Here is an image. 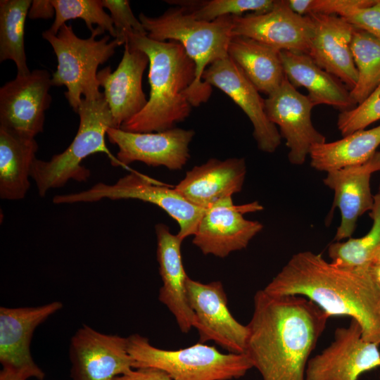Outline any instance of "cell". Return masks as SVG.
Listing matches in <instances>:
<instances>
[{"mask_svg": "<svg viewBox=\"0 0 380 380\" xmlns=\"http://www.w3.org/2000/svg\"><path fill=\"white\" fill-rule=\"evenodd\" d=\"M329 317L304 297L260 290L245 353L263 380H305L310 356Z\"/></svg>", "mask_w": 380, "mask_h": 380, "instance_id": "1", "label": "cell"}, {"mask_svg": "<svg viewBox=\"0 0 380 380\" xmlns=\"http://www.w3.org/2000/svg\"><path fill=\"white\" fill-rule=\"evenodd\" d=\"M274 296H298L314 303L329 317L356 320L363 338L380 345V296L368 265L346 267L321 254H294L263 289Z\"/></svg>", "mask_w": 380, "mask_h": 380, "instance_id": "2", "label": "cell"}, {"mask_svg": "<svg viewBox=\"0 0 380 380\" xmlns=\"http://www.w3.org/2000/svg\"><path fill=\"white\" fill-rule=\"evenodd\" d=\"M125 37V42L131 47L142 51L148 57L150 96L144 109L120 129L147 133L175 127L191 111L186 92L196 78L194 62L177 42H159L134 33Z\"/></svg>", "mask_w": 380, "mask_h": 380, "instance_id": "3", "label": "cell"}, {"mask_svg": "<svg viewBox=\"0 0 380 380\" xmlns=\"http://www.w3.org/2000/svg\"><path fill=\"white\" fill-rule=\"evenodd\" d=\"M139 20L150 39L175 41L184 46L196 65V78L186 92V97L192 107L208 101L213 89L202 80V76L211 63L229 56L228 46L234 37L233 16L205 22L194 18L184 8L176 6L158 17L141 13Z\"/></svg>", "mask_w": 380, "mask_h": 380, "instance_id": "4", "label": "cell"}, {"mask_svg": "<svg viewBox=\"0 0 380 380\" xmlns=\"http://www.w3.org/2000/svg\"><path fill=\"white\" fill-rule=\"evenodd\" d=\"M77 113L80 117L79 128L69 146L49 160L36 158L32 163L30 177L41 197L52 189L64 186L70 180L87 181L91 172L82 162L91 155L103 153L110 158L113 165H119L106 144L107 130L113 125L104 96L96 100L83 99Z\"/></svg>", "mask_w": 380, "mask_h": 380, "instance_id": "5", "label": "cell"}, {"mask_svg": "<svg viewBox=\"0 0 380 380\" xmlns=\"http://www.w3.org/2000/svg\"><path fill=\"white\" fill-rule=\"evenodd\" d=\"M105 33L96 27L87 39L77 36L72 27L64 24L56 34L48 30L42 32V38L51 46L57 58L56 70L51 75L53 87L65 86V96L72 109L77 113L83 99L96 100L103 94L100 91L97 79L98 68L108 61L121 43L105 35L100 39L96 37Z\"/></svg>", "mask_w": 380, "mask_h": 380, "instance_id": "6", "label": "cell"}, {"mask_svg": "<svg viewBox=\"0 0 380 380\" xmlns=\"http://www.w3.org/2000/svg\"><path fill=\"white\" fill-rule=\"evenodd\" d=\"M127 348L134 369L157 368L172 380H231L243 376L253 367L246 353L225 354L201 342L179 350H164L134 334L127 337Z\"/></svg>", "mask_w": 380, "mask_h": 380, "instance_id": "7", "label": "cell"}, {"mask_svg": "<svg viewBox=\"0 0 380 380\" xmlns=\"http://www.w3.org/2000/svg\"><path fill=\"white\" fill-rule=\"evenodd\" d=\"M102 199H137L158 206L175 219L179 226L177 235L184 239L194 236L206 209L198 207L183 197L175 188L154 184L148 177L132 172L114 184L98 182L77 193L56 195L55 204L93 203Z\"/></svg>", "mask_w": 380, "mask_h": 380, "instance_id": "8", "label": "cell"}, {"mask_svg": "<svg viewBox=\"0 0 380 380\" xmlns=\"http://www.w3.org/2000/svg\"><path fill=\"white\" fill-rule=\"evenodd\" d=\"M51 75L45 69L17 75L0 88V127L34 138L44 132L45 112L51 103Z\"/></svg>", "mask_w": 380, "mask_h": 380, "instance_id": "9", "label": "cell"}, {"mask_svg": "<svg viewBox=\"0 0 380 380\" xmlns=\"http://www.w3.org/2000/svg\"><path fill=\"white\" fill-rule=\"evenodd\" d=\"M379 346L366 341L360 324L351 319L348 327L336 329L329 346L310 358L305 380H357L380 367Z\"/></svg>", "mask_w": 380, "mask_h": 380, "instance_id": "10", "label": "cell"}, {"mask_svg": "<svg viewBox=\"0 0 380 380\" xmlns=\"http://www.w3.org/2000/svg\"><path fill=\"white\" fill-rule=\"evenodd\" d=\"M186 289L200 342L213 341L229 353H245L248 327L230 312L222 282L204 284L189 277Z\"/></svg>", "mask_w": 380, "mask_h": 380, "instance_id": "11", "label": "cell"}, {"mask_svg": "<svg viewBox=\"0 0 380 380\" xmlns=\"http://www.w3.org/2000/svg\"><path fill=\"white\" fill-rule=\"evenodd\" d=\"M262 209L258 201L235 205L232 197L222 198L206 208L192 243L204 255L220 258L242 250L263 228L260 222L246 220L243 214Z\"/></svg>", "mask_w": 380, "mask_h": 380, "instance_id": "12", "label": "cell"}, {"mask_svg": "<svg viewBox=\"0 0 380 380\" xmlns=\"http://www.w3.org/2000/svg\"><path fill=\"white\" fill-rule=\"evenodd\" d=\"M315 105L299 92L286 78L282 84L265 99V112L277 127L289 148V162L303 165L311 148L326 142V137L314 127L311 112Z\"/></svg>", "mask_w": 380, "mask_h": 380, "instance_id": "13", "label": "cell"}, {"mask_svg": "<svg viewBox=\"0 0 380 380\" xmlns=\"http://www.w3.org/2000/svg\"><path fill=\"white\" fill-rule=\"evenodd\" d=\"M72 380H114L134 369L127 337L79 328L69 348Z\"/></svg>", "mask_w": 380, "mask_h": 380, "instance_id": "14", "label": "cell"}, {"mask_svg": "<svg viewBox=\"0 0 380 380\" xmlns=\"http://www.w3.org/2000/svg\"><path fill=\"white\" fill-rule=\"evenodd\" d=\"M195 134L192 129L174 127L158 132H130L109 128L107 137L118 147L116 159L119 165L141 162L151 167L163 166L171 170H181L190 158L189 144Z\"/></svg>", "mask_w": 380, "mask_h": 380, "instance_id": "15", "label": "cell"}, {"mask_svg": "<svg viewBox=\"0 0 380 380\" xmlns=\"http://www.w3.org/2000/svg\"><path fill=\"white\" fill-rule=\"evenodd\" d=\"M314 32L310 15H300L287 0L276 1L273 8L263 13L233 16L234 36L253 39L279 51L308 53Z\"/></svg>", "mask_w": 380, "mask_h": 380, "instance_id": "16", "label": "cell"}, {"mask_svg": "<svg viewBox=\"0 0 380 380\" xmlns=\"http://www.w3.org/2000/svg\"><path fill=\"white\" fill-rule=\"evenodd\" d=\"M202 80L220 89L241 108L253 125V135L260 151L273 153L277 149L281 137L267 118L265 99L235 62L229 56L213 62L205 70Z\"/></svg>", "mask_w": 380, "mask_h": 380, "instance_id": "17", "label": "cell"}, {"mask_svg": "<svg viewBox=\"0 0 380 380\" xmlns=\"http://www.w3.org/2000/svg\"><path fill=\"white\" fill-rule=\"evenodd\" d=\"M122 58L113 72L106 66L98 72L97 79L113 119V128L140 113L148 99L142 89V77L149 59L141 50L125 42Z\"/></svg>", "mask_w": 380, "mask_h": 380, "instance_id": "18", "label": "cell"}, {"mask_svg": "<svg viewBox=\"0 0 380 380\" xmlns=\"http://www.w3.org/2000/svg\"><path fill=\"white\" fill-rule=\"evenodd\" d=\"M380 171V151L367 161L327 173L324 184L334 192L333 208H338L341 223L334 241L351 238L357 221L372 209L374 195L372 193V175Z\"/></svg>", "mask_w": 380, "mask_h": 380, "instance_id": "19", "label": "cell"}, {"mask_svg": "<svg viewBox=\"0 0 380 380\" xmlns=\"http://www.w3.org/2000/svg\"><path fill=\"white\" fill-rule=\"evenodd\" d=\"M310 16L314 23V32L308 54L318 66L339 80L350 91L358 79L351 50L355 27L336 15Z\"/></svg>", "mask_w": 380, "mask_h": 380, "instance_id": "20", "label": "cell"}, {"mask_svg": "<svg viewBox=\"0 0 380 380\" xmlns=\"http://www.w3.org/2000/svg\"><path fill=\"white\" fill-rule=\"evenodd\" d=\"M157 239V260L163 281L158 299L174 315L182 333H188L195 327L196 317L189 305L187 276L182 260L181 244L177 234H172L169 227L158 223L155 226Z\"/></svg>", "mask_w": 380, "mask_h": 380, "instance_id": "21", "label": "cell"}, {"mask_svg": "<svg viewBox=\"0 0 380 380\" xmlns=\"http://www.w3.org/2000/svg\"><path fill=\"white\" fill-rule=\"evenodd\" d=\"M246 175L244 158H210L187 171L174 188L192 204L208 208L241 191Z\"/></svg>", "mask_w": 380, "mask_h": 380, "instance_id": "22", "label": "cell"}, {"mask_svg": "<svg viewBox=\"0 0 380 380\" xmlns=\"http://www.w3.org/2000/svg\"><path fill=\"white\" fill-rule=\"evenodd\" d=\"M62 307L59 301L37 307H1L0 362L2 366L42 370L31 355L32 337L35 329Z\"/></svg>", "mask_w": 380, "mask_h": 380, "instance_id": "23", "label": "cell"}, {"mask_svg": "<svg viewBox=\"0 0 380 380\" xmlns=\"http://www.w3.org/2000/svg\"><path fill=\"white\" fill-rule=\"evenodd\" d=\"M280 57L287 80L296 89H307L308 96L315 106L328 105L341 112L357 106L350 90L339 80L318 66L308 54L281 51Z\"/></svg>", "mask_w": 380, "mask_h": 380, "instance_id": "24", "label": "cell"}, {"mask_svg": "<svg viewBox=\"0 0 380 380\" xmlns=\"http://www.w3.org/2000/svg\"><path fill=\"white\" fill-rule=\"evenodd\" d=\"M38 144L34 138L0 127V198L23 199L30 189L31 168Z\"/></svg>", "mask_w": 380, "mask_h": 380, "instance_id": "25", "label": "cell"}, {"mask_svg": "<svg viewBox=\"0 0 380 380\" xmlns=\"http://www.w3.org/2000/svg\"><path fill=\"white\" fill-rule=\"evenodd\" d=\"M227 53L259 92L270 95L286 78L280 51L268 45L248 37L234 36Z\"/></svg>", "mask_w": 380, "mask_h": 380, "instance_id": "26", "label": "cell"}, {"mask_svg": "<svg viewBox=\"0 0 380 380\" xmlns=\"http://www.w3.org/2000/svg\"><path fill=\"white\" fill-rule=\"evenodd\" d=\"M380 146V125L355 132L341 139L314 145L310 151V165L326 172L362 164L369 160Z\"/></svg>", "mask_w": 380, "mask_h": 380, "instance_id": "27", "label": "cell"}, {"mask_svg": "<svg viewBox=\"0 0 380 380\" xmlns=\"http://www.w3.org/2000/svg\"><path fill=\"white\" fill-rule=\"evenodd\" d=\"M32 1H0V62L11 60L19 75L29 74L25 49V27Z\"/></svg>", "mask_w": 380, "mask_h": 380, "instance_id": "28", "label": "cell"}, {"mask_svg": "<svg viewBox=\"0 0 380 380\" xmlns=\"http://www.w3.org/2000/svg\"><path fill=\"white\" fill-rule=\"evenodd\" d=\"M351 50L358 79L350 92L352 99L358 105L380 84V39L355 28Z\"/></svg>", "mask_w": 380, "mask_h": 380, "instance_id": "29", "label": "cell"}, {"mask_svg": "<svg viewBox=\"0 0 380 380\" xmlns=\"http://www.w3.org/2000/svg\"><path fill=\"white\" fill-rule=\"evenodd\" d=\"M369 216L372 225L366 234L360 238L334 241L329 246L328 254L331 262L353 268L369 265L372 253L380 245V186L374 195Z\"/></svg>", "mask_w": 380, "mask_h": 380, "instance_id": "30", "label": "cell"}, {"mask_svg": "<svg viewBox=\"0 0 380 380\" xmlns=\"http://www.w3.org/2000/svg\"><path fill=\"white\" fill-rule=\"evenodd\" d=\"M55 9V18L51 27V33L56 34L59 29L69 20H83L91 32L100 27L104 32L108 31L110 37L116 38V31L110 15L105 11L101 0H51Z\"/></svg>", "mask_w": 380, "mask_h": 380, "instance_id": "31", "label": "cell"}, {"mask_svg": "<svg viewBox=\"0 0 380 380\" xmlns=\"http://www.w3.org/2000/svg\"><path fill=\"white\" fill-rule=\"evenodd\" d=\"M168 4L184 8L192 16L205 22L213 21L225 15L241 16L251 11L263 13L270 11L276 4L274 0H210L167 1Z\"/></svg>", "mask_w": 380, "mask_h": 380, "instance_id": "32", "label": "cell"}, {"mask_svg": "<svg viewBox=\"0 0 380 380\" xmlns=\"http://www.w3.org/2000/svg\"><path fill=\"white\" fill-rule=\"evenodd\" d=\"M378 120H380V84L362 103L338 114L337 127L341 135L346 137L365 129Z\"/></svg>", "mask_w": 380, "mask_h": 380, "instance_id": "33", "label": "cell"}, {"mask_svg": "<svg viewBox=\"0 0 380 380\" xmlns=\"http://www.w3.org/2000/svg\"><path fill=\"white\" fill-rule=\"evenodd\" d=\"M376 0H298L296 10L301 15H332L345 18L351 12L373 4Z\"/></svg>", "mask_w": 380, "mask_h": 380, "instance_id": "34", "label": "cell"}, {"mask_svg": "<svg viewBox=\"0 0 380 380\" xmlns=\"http://www.w3.org/2000/svg\"><path fill=\"white\" fill-rule=\"evenodd\" d=\"M103 8L110 11V15L116 31V38L121 44L126 42V34L134 33L147 35L140 20L135 17L127 0H101Z\"/></svg>", "mask_w": 380, "mask_h": 380, "instance_id": "35", "label": "cell"}, {"mask_svg": "<svg viewBox=\"0 0 380 380\" xmlns=\"http://www.w3.org/2000/svg\"><path fill=\"white\" fill-rule=\"evenodd\" d=\"M354 27L380 39V0L367 7L357 9L343 18Z\"/></svg>", "mask_w": 380, "mask_h": 380, "instance_id": "36", "label": "cell"}, {"mask_svg": "<svg viewBox=\"0 0 380 380\" xmlns=\"http://www.w3.org/2000/svg\"><path fill=\"white\" fill-rule=\"evenodd\" d=\"M114 380H172L165 372L153 367L137 368L122 375L117 376Z\"/></svg>", "mask_w": 380, "mask_h": 380, "instance_id": "37", "label": "cell"}, {"mask_svg": "<svg viewBox=\"0 0 380 380\" xmlns=\"http://www.w3.org/2000/svg\"><path fill=\"white\" fill-rule=\"evenodd\" d=\"M31 377L43 380L44 373L42 370L37 371L29 368L12 367H3L0 372V380H27Z\"/></svg>", "mask_w": 380, "mask_h": 380, "instance_id": "38", "label": "cell"}, {"mask_svg": "<svg viewBox=\"0 0 380 380\" xmlns=\"http://www.w3.org/2000/svg\"><path fill=\"white\" fill-rule=\"evenodd\" d=\"M53 15H55V9L51 0H33L27 16L32 20H46L53 18Z\"/></svg>", "mask_w": 380, "mask_h": 380, "instance_id": "39", "label": "cell"}, {"mask_svg": "<svg viewBox=\"0 0 380 380\" xmlns=\"http://www.w3.org/2000/svg\"><path fill=\"white\" fill-rule=\"evenodd\" d=\"M368 270L380 296V265H369Z\"/></svg>", "mask_w": 380, "mask_h": 380, "instance_id": "40", "label": "cell"}, {"mask_svg": "<svg viewBox=\"0 0 380 380\" xmlns=\"http://www.w3.org/2000/svg\"><path fill=\"white\" fill-rule=\"evenodd\" d=\"M369 265H380V245L372 253L369 260Z\"/></svg>", "mask_w": 380, "mask_h": 380, "instance_id": "41", "label": "cell"}]
</instances>
